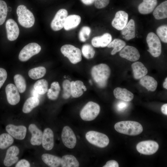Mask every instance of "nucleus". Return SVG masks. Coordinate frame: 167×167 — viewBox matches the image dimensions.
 Wrapping results in <instances>:
<instances>
[{
	"mask_svg": "<svg viewBox=\"0 0 167 167\" xmlns=\"http://www.w3.org/2000/svg\"><path fill=\"white\" fill-rule=\"evenodd\" d=\"M103 167H118L119 165L117 161L111 160L108 161Z\"/></svg>",
	"mask_w": 167,
	"mask_h": 167,
	"instance_id": "obj_47",
	"label": "nucleus"
},
{
	"mask_svg": "<svg viewBox=\"0 0 167 167\" xmlns=\"http://www.w3.org/2000/svg\"><path fill=\"white\" fill-rule=\"evenodd\" d=\"M30 163L25 159H22L19 161L16 165L15 167H29Z\"/></svg>",
	"mask_w": 167,
	"mask_h": 167,
	"instance_id": "obj_46",
	"label": "nucleus"
},
{
	"mask_svg": "<svg viewBox=\"0 0 167 167\" xmlns=\"http://www.w3.org/2000/svg\"><path fill=\"white\" fill-rule=\"evenodd\" d=\"M113 94L116 98L126 102L132 100L134 96L133 94L130 91L119 87L114 90Z\"/></svg>",
	"mask_w": 167,
	"mask_h": 167,
	"instance_id": "obj_22",
	"label": "nucleus"
},
{
	"mask_svg": "<svg viewBox=\"0 0 167 167\" xmlns=\"http://www.w3.org/2000/svg\"><path fill=\"white\" fill-rule=\"evenodd\" d=\"M43 161L50 167H58L61 165V158L52 154L45 153L41 156Z\"/></svg>",
	"mask_w": 167,
	"mask_h": 167,
	"instance_id": "obj_27",
	"label": "nucleus"
},
{
	"mask_svg": "<svg viewBox=\"0 0 167 167\" xmlns=\"http://www.w3.org/2000/svg\"><path fill=\"white\" fill-rule=\"evenodd\" d=\"M85 137L90 143L97 147L104 148L109 143V139L105 134L95 131H89L86 134Z\"/></svg>",
	"mask_w": 167,
	"mask_h": 167,
	"instance_id": "obj_5",
	"label": "nucleus"
},
{
	"mask_svg": "<svg viewBox=\"0 0 167 167\" xmlns=\"http://www.w3.org/2000/svg\"><path fill=\"white\" fill-rule=\"evenodd\" d=\"M110 73L109 66L104 63L94 66L91 70V75L93 80L100 88L106 87Z\"/></svg>",
	"mask_w": 167,
	"mask_h": 167,
	"instance_id": "obj_1",
	"label": "nucleus"
},
{
	"mask_svg": "<svg viewBox=\"0 0 167 167\" xmlns=\"http://www.w3.org/2000/svg\"><path fill=\"white\" fill-rule=\"evenodd\" d=\"M112 37L110 34L106 33L100 36L93 37L91 41L92 45L95 47H105L111 42Z\"/></svg>",
	"mask_w": 167,
	"mask_h": 167,
	"instance_id": "obj_20",
	"label": "nucleus"
},
{
	"mask_svg": "<svg viewBox=\"0 0 167 167\" xmlns=\"http://www.w3.org/2000/svg\"><path fill=\"white\" fill-rule=\"evenodd\" d=\"M7 39L10 41H14L18 37L19 30L16 22L13 19H8L6 23Z\"/></svg>",
	"mask_w": 167,
	"mask_h": 167,
	"instance_id": "obj_17",
	"label": "nucleus"
},
{
	"mask_svg": "<svg viewBox=\"0 0 167 167\" xmlns=\"http://www.w3.org/2000/svg\"><path fill=\"white\" fill-rule=\"evenodd\" d=\"M18 22L23 27L26 28L32 27L34 24L35 18L33 13L24 5L19 6L17 9Z\"/></svg>",
	"mask_w": 167,
	"mask_h": 167,
	"instance_id": "obj_3",
	"label": "nucleus"
},
{
	"mask_svg": "<svg viewBox=\"0 0 167 167\" xmlns=\"http://www.w3.org/2000/svg\"><path fill=\"white\" fill-rule=\"evenodd\" d=\"M136 148L137 151L142 154L151 155L156 152L159 148V145L156 141L146 140L138 143Z\"/></svg>",
	"mask_w": 167,
	"mask_h": 167,
	"instance_id": "obj_9",
	"label": "nucleus"
},
{
	"mask_svg": "<svg viewBox=\"0 0 167 167\" xmlns=\"http://www.w3.org/2000/svg\"><path fill=\"white\" fill-rule=\"evenodd\" d=\"M121 32L123 37L129 41L134 38L135 36V24L134 20L130 19L125 27L122 30Z\"/></svg>",
	"mask_w": 167,
	"mask_h": 167,
	"instance_id": "obj_23",
	"label": "nucleus"
},
{
	"mask_svg": "<svg viewBox=\"0 0 167 167\" xmlns=\"http://www.w3.org/2000/svg\"><path fill=\"white\" fill-rule=\"evenodd\" d=\"M80 16L71 15L67 17L64 24V29L67 31L74 29L77 27L81 22Z\"/></svg>",
	"mask_w": 167,
	"mask_h": 167,
	"instance_id": "obj_25",
	"label": "nucleus"
},
{
	"mask_svg": "<svg viewBox=\"0 0 167 167\" xmlns=\"http://www.w3.org/2000/svg\"><path fill=\"white\" fill-rule=\"evenodd\" d=\"M32 93L33 96L36 97L38 98L39 94L34 89V90H33Z\"/></svg>",
	"mask_w": 167,
	"mask_h": 167,
	"instance_id": "obj_50",
	"label": "nucleus"
},
{
	"mask_svg": "<svg viewBox=\"0 0 167 167\" xmlns=\"http://www.w3.org/2000/svg\"><path fill=\"white\" fill-rule=\"evenodd\" d=\"M19 149L15 146H12L6 150L3 161V164L6 167H10L18 160L17 156L19 153Z\"/></svg>",
	"mask_w": 167,
	"mask_h": 167,
	"instance_id": "obj_13",
	"label": "nucleus"
},
{
	"mask_svg": "<svg viewBox=\"0 0 167 167\" xmlns=\"http://www.w3.org/2000/svg\"><path fill=\"white\" fill-rule=\"evenodd\" d=\"M146 41L149 47L148 51L154 57L159 56L161 53V45L158 36L153 32H149L146 37Z\"/></svg>",
	"mask_w": 167,
	"mask_h": 167,
	"instance_id": "obj_6",
	"label": "nucleus"
},
{
	"mask_svg": "<svg viewBox=\"0 0 167 167\" xmlns=\"http://www.w3.org/2000/svg\"><path fill=\"white\" fill-rule=\"evenodd\" d=\"M7 76L6 70L0 67V89L6 81Z\"/></svg>",
	"mask_w": 167,
	"mask_h": 167,
	"instance_id": "obj_43",
	"label": "nucleus"
},
{
	"mask_svg": "<svg viewBox=\"0 0 167 167\" xmlns=\"http://www.w3.org/2000/svg\"><path fill=\"white\" fill-rule=\"evenodd\" d=\"M161 110L162 112L165 115H167V104H165L161 107Z\"/></svg>",
	"mask_w": 167,
	"mask_h": 167,
	"instance_id": "obj_48",
	"label": "nucleus"
},
{
	"mask_svg": "<svg viewBox=\"0 0 167 167\" xmlns=\"http://www.w3.org/2000/svg\"><path fill=\"white\" fill-rule=\"evenodd\" d=\"M6 131L15 139L21 140L25 137L26 127L24 126H15L12 124H8L5 127Z\"/></svg>",
	"mask_w": 167,
	"mask_h": 167,
	"instance_id": "obj_12",
	"label": "nucleus"
},
{
	"mask_svg": "<svg viewBox=\"0 0 167 167\" xmlns=\"http://www.w3.org/2000/svg\"><path fill=\"white\" fill-rule=\"evenodd\" d=\"M11 8L10 7H7V11H11Z\"/></svg>",
	"mask_w": 167,
	"mask_h": 167,
	"instance_id": "obj_52",
	"label": "nucleus"
},
{
	"mask_svg": "<svg viewBox=\"0 0 167 167\" xmlns=\"http://www.w3.org/2000/svg\"><path fill=\"white\" fill-rule=\"evenodd\" d=\"M156 33L160 40L164 43H167V26L164 25L159 27L156 29Z\"/></svg>",
	"mask_w": 167,
	"mask_h": 167,
	"instance_id": "obj_41",
	"label": "nucleus"
},
{
	"mask_svg": "<svg viewBox=\"0 0 167 167\" xmlns=\"http://www.w3.org/2000/svg\"><path fill=\"white\" fill-rule=\"evenodd\" d=\"M5 92L7 101L11 105H15L20 100V96L18 89L12 84H8L5 88Z\"/></svg>",
	"mask_w": 167,
	"mask_h": 167,
	"instance_id": "obj_14",
	"label": "nucleus"
},
{
	"mask_svg": "<svg viewBox=\"0 0 167 167\" xmlns=\"http://www.w3.org/2000/svg\"><path fill=\"white\" fill-rule=\"evenodd\" d=\"M120 51L119 55L120 57L129 61H136L140 58V55L139 51L133 46H125Z\"/></svg>",
	"mask_w": 167,
	"mask_h": 167,
	"instance_id": "obj_16",
	"label": "nucleus"
},
{
	"mask_svg": "<svg viewBox=\"0 0 167 167\" xmlns=\"http://www.w3.org/2000/svg\"><path fill=\"white\" fill-rule=\"evenodd\" d=\"M163 87L167 89V78H166L165 79V81L163 84Z\"/></svg>",
	"mask_w": 167,
	"mask_h": 167,
	"instance_id": "obj_51",
	"label": "nucleus"
},
{
	"mask_svg": "<svg viewBox=\"0 0 167 167\" xmlns=\"http://www.w3.org/2000/svg\"><path fill=\"white\" fill-rule=\"evenodd\" d=\"M41 49V47L37 43H30L21 50L19 55V59L22 62L26 61L33 56L39 53Z\"/></svg>",
	"mask_w": 167,
	"mask_h": 167,
	"instance_id": "obj_8",
	"label": "nucleus"
},
{
	"mask_svg": "<svg viewBox=\"0 0 167 167\" xmlns=\"http://www.w3.org/2000/svg\"><path fill=\"white\" fill-rule=\"evenodd\" d=\"M84 85V83L80 80L71 82V95L73 97L78 98L83 94L82 87Z\"/></svg>",
	"mask_w": 167,
	"mask_h": 167,
	"instance_id": "obj_31",
	"label": "nucleus"
},
{
	"mask_svg": "<svg viewBox=\"0 0 167 167\" xmlns=\"http://www.w3.org/2000/svg\"><path fill=\"white\" fill-rule=\"evenodd\" d=\"M140 83L148 91L153 92L156 90L157 86V82L152 77L145 75L140 79Z\"/></svg>",
	"mask_w": 167,
	"mask_h": 167,
	"instance_id": "obj_26",
	"label": "nucleus"
},
{
	"mask_svg": "<svg viewBox=\"0 0 167 167\" xmlns=\"http://www.w3.org/2000/svg\"><path fill=\"white\" fill-rule=\"evenodd\" d=\"M61 138L63 144L67 148L72 149L75 146L76 143V137L69 126H66L63 128Z\"/></svg>",
	"mask_w": 167,
	"mask_h": 167,
	"instance_id": "obj_10",
	"label": "nucleus"
},
{
	"mask_svg": "<svg viewBox=\"0 0 167 167\" xmlns=\"http://www.w3.org/2000/svg\"><path fill=\"white\" fill-rule=\"evenodd\" d=\"M153 15L157 20L163 19L167 17V1H165L157 6L154 10Z\"/></svg>",
	"mask_w": 167,
	"mask_h": 167,
	"instance_id": "obj_28",
	"label": "nucleus"
},
{
	"mask_svg": "<svg viewBox=\"0 0 167 167\" xmlns=\"http://www.w3.org/2000/svg\"><path fill=\"white\" fill-rule=\"evenodd\" d=\"M134 77L135 79L141 78L146 75L148 72V70L144 65L141 62H136L131 65Z\"/></svg>",
	"mask_w": 167,
	"mask_h": 167,
	"instance_id": "obj_24",
	"label": "nucleus"
},
{
	"mask_svg": "<svg viewBox=\"0 0 167 167\" xmlns=\"http://www.w3.org/2000/svg\"><path fill=\"white\" fill-rule=\"evenodd\" d=\"M61 165L62 167H78L79 165L76 158L74 156L69 155L62 156Z\"/></svg>",
	"mask_w": 167,
	"mask_h": 167,
	"instance_id": "obj_30",
	"label": "nucleus"
},
{
	"mask_svg": "<svg viewBox=\"0 0 167 167\" xmlns=\"http://www.w3.org/2000/svg\"><path fill=\"white\" fill-rule=\"evenodd\" d=\"M6 3L4 1L0 0V25L4 22L7 13Z\"/></svg>",
	"mask_w": 167,
	"mask_h": 167,
	"instance_id": "obj_40",
	"label": "nucleus"
},
{
	"mask_svg": "<svg viewBox=\"0 0 167 167\" xmlns=\"http://www.w3.org/2000/svg\"><path fill=\"white\" fill-rule=\"evenodd\" d=\"M100 110V106L98 104L92 101L88 102L81 110L80 117L85 121H92L99 114Z\"/></svg>",
	"mask_w": 167,
	"mask_h": 167,
	"instance_id": "obj_4",
	"label": "nucleus"
},
{
	"mask_svg": "<svg viewBox=\"0 0 167 167\" xmlns=\"http://www.w3.org/2000/svg\"><path fill=\"white\" fill-rule=\"evenodd\" d=\"M94 2L95 7L98 9H101L109 4V0H95Z\"/></svg>",
	"mask_w": 167,
	"mask_h": 167,
	"instance_id": "obj_44",
	"label": "nucleus"
},
{
	"mask_svg": "<svg viewBox=\"0 0 167 167\" xmlns=\"http://www.w3.org/2000/svg\"><path fill=\"white\" fill-rule=\"evenodd\" d=\"M128 104L124 101H120L118 102L116 105L117 110L120 112L124 111L128 106Z\"/></svg>",
	"mask_w": 167,
	"mask_h": 167,
	"instance_id": "obj_45",
	"label": "nucleus"
},
{
	"mask_svg": "<svg viewBox=\"0 0 167 167\" xmlns=\"http://www.w3.org/2000/svg\"><path fill=\"white\" fill-rule=\"evenodd\" d=\"M128 15L125 11H119L116 13L112 22V26L118 30H121L128 23Z\"/></svg>",
	"mask_w": 167,
	"mask_h": 167,
	"instance_id": "obj_15",
	"label": "nucleus"
},
{
	"mask_svg": "<svg viewBox=\"0 0 167 167\" xmlns=\"http://www.w3.org/2000/svg\"><path fill=\"white\" fill-rule=\"evenodd\" d=\"M82 52L84 57L88 59L93 58L95 53L92 46L88 44H86L83 46Z\"/></svg>",
	"mask_w": 167,
	"mask_h": 167,
	"instance_id": "obj_38",
	"label": "nucleus"
},
{
	"mask_svg": "<svg viewBox=\"0 0 167 167\" xmlns=\"http://www.w3.org/2000/svg\"><path fill=\"white\" fill-rule=\"evenodd\" d=\"M68 14V12L65 9H62L58 10L51 23L52 29L58 31L62 28Z\"/></svg>",
	"mask_w": 167,
	"mask_h": 167,
	"instance_id": "obj_11",
	"label": "nucleus"
},
{
	"mask_svg": "<svg viewBox=\"0 0 167 167\" xmlns=\"http://www.w3.org/2000/svg\"><path fill=\"white\" fill-rule=\"evenodd\" d=\"M13 138L8 133H4L0 134V149H6L14 142Z\"/></svg>",
	"mask_w": 167,
	"mask_h": 167,
	"instance_id": "obj_32",
	"label": "nucleus"
},
{
	"mask_svg": "<svg viewBox=\"0 0 167 167\" xmlns=\"http://www.w3.org/2000/svg\"><path fill=\"white\" fill-rule=\"evenodd\" d=\"M157 3V0H143L138 6V11L142 14H150L153 11Z\"/></svg>",
	"mask_w": 167,
	"mask_h": 167,
	"instance_id": "obj_21",
	"label": "nucleus"
},
{
	"mask_svg": "<svg viewBox=\"0 0 167 167\" xmlns=\"http://www.w3.org/2000/svg\"><path fill=\"white\" fill-rule=\"evenodd\" d=\"M117 132L130 135H136L141 133L143 128L141 124L138 122L126 121L118 122L114 126Z\"/></svg>",
	"mask_w": 167,
	"mask_h": 167,
	"instance_id": "obj_2",
	"label": "nucleus"
},
{
	"mask_svg": "<svg viewBox=\"0 0 167 167\" xmlns=\"http://www.w3.org/2000/svg\"><path fill=\"white\" fill-rule=\"evenodd\" d=\"M126 45V43L124 41L118 39H115L111 41L107 46L108 48H113L111 54L112 55H114L120 51Z\"/></svg>",
	"mask_w": 167,
	"mask_h": 167,
	"instance_id": "obj_36",
	"label": "nucleus"
},
{
	"mask_svg": "<svg viewBox=\"0 0 167 167\" xmlns=\"http://www.w3.org/2000/svg\"><path fill=\"white\" fill-rule=\"evenodd\" d=\"M48 83L45 79L39 80L36 81L33 85L34 88L40 95L45 94L48 90Z\"/></svg>",
	"mask_w": 167,
	"mask_h": 167,
	"instance_id": "obj_35",
	"label": "nucleus"
},
{
	"mask_svg": "<svg viewBox=\"0 0 167 167\" xmlns=\"http://www.w3.org/2000/svg\"><path fill=\"white\" fill-rule=\"evenodd\" d=\"M40 101L38 98L34 96L28 98L23 105L22 111L25 113L31 112L35 107L39 105Z\"/></svg>",
	"mask_w": 167,
	"mask_h": 167,
	"instance_id": "obj_29",
	"label": "nucleus"
},
{
	"mask_svg": "<svg viewBox=\"0 0 167 167\" xmlns=\"http://www.w3.org/2000/svg\"><path fill=\"white\" fill-rule=\"evenodd\" d=\"M63 93L62 96L66 99L69 98L71 95V82L67 79L64 80L62 84Z\"/></svg>",
	"mask_w": 167,
	"mask_h": 167,
	"instance_id": "obj_39",
	"label": "nucleus"
},
{
	"mask_svg": "<svg viewBox=\"0 0 167 167\" xmlns=\"http://www.w3.org/2000/svg\"><path fill=\"white\" fill-rule=\"evenodd\" d=\"M28 130L32 134L31 144L33 145H40L41 144L43 134L42 131L34 124L29 125Z\"/></svg>",
	"mask_w": 167,
	"mask_h": 167,
	"instance_id": "obj_19",
	"label": "nucleus"
},
{
	"mask_svg": "<svg viewBox=\"0 0 167 167\" xmlns=\"http://www.w3.org/2000/svg\"><path fill=\"white\" fill-rule=\"evenodd\" d=\"M41 144L43 148L46 150H50L53 148L54 135L51 129L47 128L44 130Z\"/></svg>",
	"mask_w": 167,
	"mask_h": 167,
	"instance_id": "obj_18",
	"label": "nucleus"
},
{
	"mask_svg": "<svg viewBox=\"0 0 167 167\" xmlns=\"http://www.w3.org/2000/svg\"><path fill=\"white\" fill-rule=\"evenodd\" d=\"M46 73L45 68L43 66H39L30 69L28 71L29 77L33 79H37L43 77Z\"/></svg>",
	"mask_w": 167,
	"mask_h": 167,
	"instance_id": "obj_34",
	"label": "nucleus"
},
{
	"mask_svg": "<svg viewBox=\"0 0 167 167\" xmlns=\"http://www.w3.org/2000/svg\"><path fill=\"white\" fill-rule=\"evenodd\" d=\"M15 86L20 93L24 92L26 88V84L24 78L21 75L16 74L14 77Z\"/></svg>",
	"mask_w": 167,
	"mask_h": 167,
	"instance_id": "obj_37",
	"label": "nucleus"
},
{
	"mask_svg": "<svg viewBox=\"0 0 167 167\" xmlns=\"http://www.w3.org/2000/svg\"><path fill=\"white\" fill-rule=\"evenodd\" d=\"M91 32L90 28L88 26L83 27L79 33V37L82 42H85L88 39Z\"/></svg>",
	"mask_w": 167,
	"mask_h": 167,
	"instance_id": "obj_42",
	"label": "nucleus"
},
{
	"mask_svg": "<svg viewBox=\"0 0 167 167\" xmlns=\"http://www.w3.org/2000/svg\"><path fill=\"white\" fill-rule=\"evenodd\" d=\"M61 51L72 64H76L82 60L80 50L72 45L66 44L63 45L61 48Z\"/></svg>",
	"mask_w": 167,
	"mask_h": 167,
	"instance_id": "obj_7",
	"label": "nucleus"
},
{
	"mask_svg": "<svg viewBox=\"0 0 167 167\" xmlns=\"http://www.w3.org/2000/svg\"><path fill=\"white\" fill-rule=\"evenodd\" d=\"M95 0H81V1L86 5H90L92 4Z\"/></svg>",
	"mask_w": 167,
	"mask_h": 167,
	"instance_id": "obj_49",
	"label": "nucleus"
},
{
	"mask_svg": "<svg viewBox=\"0 0 167 167\" xmlns=\"http://www.w3.org/2000/svg\"><path fill=\"white\" fill-rule=\"evenodd\" d=\"M60 91V87L58 82H54L51 84L50 88L48 90L47 95L48 98L54 100L57 99Z\"/></svg>",
	"mask_w": 167,
	"mask_h": 167,
	"instance_id": "obj_33",
	"label": "nucleus"
}]
</instances>
